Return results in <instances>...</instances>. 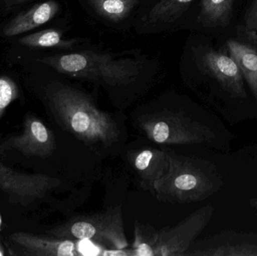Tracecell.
Returning a JSON list of instances; mask_svg holds the SVG:
<instances>
[{"instance_id":"cell-22","label":"cell","mask_w":257,"mask_h":256,"mask_svg":"<svg viewBox=\"0 0 257 256\" xmlns=\"http://www.w3.org/2000/svg\"><path fill=\"white\" fill-rule=\"evenodd\" d=\"M0 255H3V254H2L1 252H0Z\"/></svg>"},{"instance_id":"cell-3","label":"cell","mask_w":257,"mask_h":256,"mask_svg":"<svg viewBox=\"0 0 257 256\" xmlns=\"http://www.w3.org/2000/svg\"><path fill=\"white\" fill-rule=\"evenodd\" d=\"M60 73L77 78L101 81L111 86L131 84L141 72V63L133 59H114L108 54L81 51L39 60Z\"/></svg>"},{"instance_id":"cell-16","label":"cell","mask_w":257,"mask_h":256,"mask_svg":"<svg viewBox=\"0 0 257 256\" xmlns=\"http://www.w3.org/2000/svg\"><path fill=\"white\" fill-rule=\"evenodd\" d=\"M184 255L194 256H257V245L249 243L222 245L201 249H189Z\"/></svg>"},{"instance_id":"cell-2","label":"cell","mask_w":257,"mask_h":256,"mask_svg":"<svg viewBox=\"0 0 257 256\" xmlns=\"http://www.w3.org/2000/svg\"><path fill=\"white\" fill-rule=\"evenodd\" d=\"M52 101L63 126L86 144L107 147L120 138L115 120L98 108L85 93L63 87L54 93Z\"/></svg>"},{"instance_id":"cell-20","label":"cell","mask_w":257,"mask_h":256,"mask_svg":"<svg viewBox=\"0 0 257 256\" xmlns=\"http://www.w3.org/2000/svg\"><path fill=\"white\" fill-rule=\"evenodd\" d=\"M0 1L6 10H11V9H15L21 5L31 2L32 0H0Z\"/></svg>"},{"instance_id":"cell-11","label":"cell","mask_w":257,"mask_h":256,"mask_svg":"<svg viewBox=\"0 0 257 256\" xmlns=\"http://www.w3.org/2000/svg\"><path fill=\"white\" fill-rule=\"evenodd\" d=\"M235 0H202L197 21L209 28L228 27L230 24Z\"/></svg>"},{"instance_id":"cell-7","label":"cell","mask_w":257,"mask_h":256,"mask_svg":"<svg viewBox=\"0 0 257 256\" xmlns=\"http://www.w3.org/2000/svg\"><path fill=\"white\" fill-rule=\"evenodd\" d=\"M199 66L232 97L247 98L242 74L229 54L208 48L201 55Z\"/></svg>"},{"instance_id":"cell-5","label":"cell","mask_w":257,"mask_h":256,"mask_svg":"<svg viewBox=\"0 0 257 256\" xmlns=\"http://www.w3.org/2000/svg\"><path fill=\"white\" fill-rule=\"evenodd\" d=\"M140 126L151 141L165 145L202 144L215 138L209 127L175 111L145 116L141 119Z\"/></svg>"},{"instance_id":"cell-15","label":"cell","mask_w":257,"mask_h":256,"mask_svg":"<svg viewBox=\"0 0 257 256\" xmlns=\"http://www.w3.org/2000/svg\"><path fill=\"white\" fill-rule=\"evenodd\" d=\"M159 231L148 224L136 222L134 226L133 255L155 256Z\"/></svg>"},{"instance_id":"cell-17","label":"cell","mask_w":257,"mask_h":256,"mask_svg":"<svg viewBox=\"0 0 257 256\" xmlns=\"http://www.w3.org/2000/svg\"><path fill=\"white\" fill-rule=\"evenodd\" d=\"M15 84L7 77L0 78V110L6 108L16 96Z\"/></svg>"},{"instance_id":"cell-4","label":"cell","mask_w":257,"mask_h":256,"mask_svg":"<svg viewBox=\"0 0 257 256\" xmlns=\"http://www.w3.org/2000/svg\"><path fill=\"white\" fill-rule=\"evenodd\" d=\"M57 234L69 240H88L112 250L128 246L120 205L93 214L78 216L61 226Z\"/></svg>"},{"instance_id":"cell-21","label":"cell","mask_w":257,"mask_h":256,"mask_svg":"<svg viewBox=\"0 0 257 256\" xmlns=\"http://www.w3.org/2000/svg\"><path fill=\"white\" fill-rule=\"evenodd\" d=\"M249 204H250L251 208L257 210V197H256V198H250V201H249Z\"/></svg>"},{"instance_id":"cell-6","label":"cell","mask_w":257,"mask_h":256,"mask_svg":"<svg viewBox=\"0 0 257 256\" xmlns=\"http://www.w3.org/2000/svg\"><path fill=\"white\" fill-rule=\"evenodd\" d=\"M214 212L212 204H207L177 225L159 230L155 256L185 255L193 242L209 223Z\"/></svg>"},{"instance_id":"cell-8","label":"cell","mask_w":257,"mask_h":256,"mask_svg":"<svg viewBox=\"0 0 257 256\" xmlns=\"http://www.w3.org/2000/svg\"><path fill=\"white\" fill-rule=\"evenodd\" d=\"M130 162L142 187L152 192L154 183L169 169V152L156 148L142 149L131 155Z\"/></svg>"},{"instance_id":"cell-12","label":"cell","mask_w":257,"mask_h":256,"mask_svg":"<svg viewBox=\"0 0 257 256\" xmlns=\"http://www.w3.org/2000/svg\"><path fill=\"white\" fill-rule=\"evenodd\" d=\"M194 0H160L142 21L148 24H166L178 20Z\"/></svg>"},{"instance_id":"cell-10","label":"cell","mask_w":257,"mask_h":256,"mask_svg":"<svg viewBox=\"0 0 257 256\" xmlns=\"http://www.w3.org/2000/svg\"><path fill=\"white\" fill-rule=\"evenodd\" d=\"M226 46L229 56L239 67L257 103V50L234 39H229Z\"/></svg>"},{"instance_id":"cell-19","label":"cell","mask_w":257,"mask_h":256,"mask_svg":"<svg viewBox=\"0 0 257 256\" xmlns=\"http://www.w3.org/2000/svg\"><path fill=\"white\" fill-rule=\"evenodd\" d=\"M31 131L34 138L39 141L40 144H51V136L49 132L42 123L39 121H35L32 123Z\"/></svg>"},{"instance_id":"cell-1","label":"cell","mask_w":257,"mask_h":256,"mask_svg":"<svg viewBox=\"0 0 257 256\" xmlns=\"http://www.w3.org/2000/svg\"><path fill=\"white\" fill-rule=\"evenodd\" d=\"M168 152L169 169L153 186L152 193L157 199L171 204L198 202L209 198L223 186V177L213 162L171 150Z\"/></svg>"},{"instance_id":"cell-9","label":"cell","mask_w":257,"mask_h":256,"mask_svg":"<svg viewBox=\"0 0 257 256\" xmlns=\"http://www.w3.org/2000/svg\"><path fill=\"white\" fill-rule=\"evenodd\" d=\"M59 9L60 6L54 0L38 3L14 18L5 27L3 34L7 37H13L37 28L52 20Z\"/></svg>"},{"instance_id":"cell-14","label":"cell","mask_w":257,"mask_h":256,"mask_svg":"<svg viewBox=\"0 0 257 256\" xmlns=\"http://www.w3.org/2000/svg\"><path fill=\"white\" fill-rule=\"evenodd\" d=\"M95 12L103 18L119 22L127 18L139 0H87Z\"/></svg>"},{"instance_id":"cell-13","label":"cell","mask_w":257,"mask_h":256,"mask_svg":"<svg viewBox=\"0 0 257 256\" xmlns=\"http://www.w3.org/2000/svg\"><path fill=\"white\" fill-rule=\"evenodd\" d=\"M80 39H63L62 30L48 29L21 38L19 43L24 46L32 48H72L74 45L79 43Z\"/></svg>"},{"instance_id":"cell-18","label":"cell","mask_w":257,"mask_h":256,"mask_svg":"<svg viewBox=\"0 0 257 256\" xmlns=\"http://www.w3.org/2000/svg\"><path fill=\"white\" fill-rule=\"evenodd\" d=\"M244 30L250 39L257 41V0H253L244 15Z\"/></svg>"}]
</instances>
